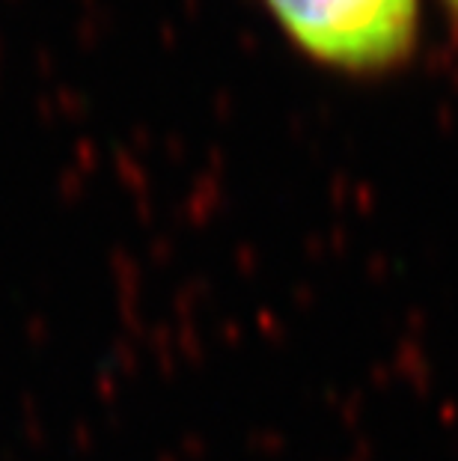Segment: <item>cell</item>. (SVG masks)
Instances as JSON below:
<instances>
[{
	"instance_id": "cell-1",
	"label": "cell",
	"mask_w": 458,
	"mask_h": 461,
	"mask_svg": "<svg viewBox=\"0 0 458 461\" xmlns=\"http://www.w3.org/2000/svg\"><path fill=\"white\" fill-rule=\"evenodd\" d=\"M307 57L346 75H387L420 42V0H265Z\"/></svg>"
},
{
	"instance_id": "cell-2",
	"label": "cell",
	"mask_w": 458,
	"mask_h": 461,
	"mask_svg": "<svg viewBox=\"0 0 458 461\" xmlns=\"http://www.w3.org/2000/svg\"><path fill=\"white\" fill-rule=\"evenodd\" d=\"M444 6H446V13L453 15V22L458 24V0H444Z\"/></svg>"
}]
</instances>
